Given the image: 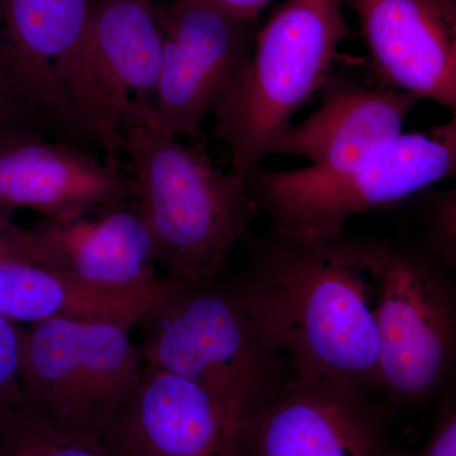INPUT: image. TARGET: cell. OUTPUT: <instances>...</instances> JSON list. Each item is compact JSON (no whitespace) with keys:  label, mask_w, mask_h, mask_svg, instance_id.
<instances>
[{"label":"cell","mask_w":456,"mask_h":456,"mask_svg":"<svg viewBox=\"0 0 456 456\" xmlns=\"http://www.w3.org/2000/svg\"><path fill=\"white\" fill-rule=\"evenodd\" d=\"M380 86L456 118V0H347Z\"/></svg>","instance_id":"obj_13"},{"label":"cell","mask_w":456,"mask_h":456,"mask_svg":"<svg viewBox=\"0 0 456 456\" xmlns=\"http://www.w3.org/2000/svg\"><path fill=\"white\" fill-rule=\"evenodd\" d=\"M131 323L49 320L20 325L26 406L42 419L102 440L136 391L145 368Z\"/></svg>","instance_id":"obj_6"},{"label":"cell","mask_w":456,"mask_h":456,"mask_svg":"<svg viewBox=\"0 0 456 456\" xmlns=\"http://www.w3.org/2000/svg\"><path fill=\"white\" fill-rule=\"evenodd\" d=\"M14 257L104 292H136L160 283L154 240L134 204L74 220L18 228Z\"/></svg>","instance_id":"obj_12"},{"label":"cell","mask_w":456,"mask_h":456,"mask_svg":"<svg viewBox=\"0 0 456 456\" xmlns=\"http://www.w3.org/2000/svg\"><path fill=\"white\" fill-rule=\"evenodd\" d=\"M25 407L20 375V325L0 316V426Z\"/></svg>","instance_id":"obj_19"},{"label":"cell","mask_w":456,"mask_h":456,"mask_svg":"<svg viewBox=\"0 0 456 456\" xmlns=\"http://www.w3.org/2000/svg\"><path fill=\"white\" fill-rule=\"evenodd\" d=\"M163 51V29L151 0H95L69 89L113 167H121L123 132L156 121Z\"/></svg>","instance_id":"obj_8"},{"label":"cell","mask_w":456,"mask_h":456,"mask_svg":"<svg viewBox=\"0 0 456 456\" xmlns=\"http://www.w3.org/2000/svg\"><path fill=\"white\" fill-rule=\"evenodd\" d=\"M233 290L292 378L380 389L374 287L344 236L274 239Z\"/></svg>","instance_id":"obj_1"},{"label":"cell","mask_w":456,"mask_h":456,"mask_svg":"<svg viewBox=\"0 0 456 456\" xmlns=\"http://www.w3.org/2000/svg\"><path fill=\"white\" fill-rule=\"evenodd\" d=\"M375 293L380 389L395 404L436 391L456 359V305L439 275L415 255L353 242Z\"/></svg>","instance_id":"obj_7"},{"label":"cell","mask_w":456,"mask_h":456,"mask_svg":"<svg viewBox=\"0 0 456 456\" xmlns=\"http://www.w3.org/2000/svg\"><path fill=\"white\" fill-rule=\"evenodd\" d=\"M242 424L197 384L145 364L102 441L114 456H240Z\"/></svg>","instance_id":"obj_15"},{"label":"cell","mask_w":456,"mask_h":456,"mask_svg":"<svg viewBox=\"0 0 456 456\" xmlns=\"http://www.w3.org/2000/svg\"><path fill=\"white\" fill-rule=\"evenodd\" d=\"M435 203L432 215V236L441 251L456 265V178Z\"/></svg>","instance_id":"obj_20"},{"label":"cell","mask_w":456,"mask_h":456,"mask_svg":"<svg viewBox=\"0 0 456 456\" xmlns=\"http://www.w3.org/2000/svg\"><path fill=\"white\" fill-rule=\"evenodd\" d=\"M320 94L317 110L290 123L270 156L305 159L316 173H345L403 134L404 122L419 102L401 90L364 86L334 71Z\"/></svg>","instance_id":"obj_16"},{"label":"cell","mask_w":456,"mask_h":456,"mask_svg":"<svg viewBox=\"0 0 456 456\" xmlns=\"http://www.w3.org/2000/svg\"><path fill=\"white\" fill-rule=\"evenodd\" d=\"M228 16L242 20H257L264 8L274 0H200Z\"/></svg>","instance_id":"obj_23"},{"label":"cell","mask_w":456,"mask_h":456,"mask_svg":"<svg viewBox=\"0 0 456 456\" xmlns=\"http://www.w3.org/2000/svg\"><path fill=\"white\" fill-rule=\"evenodd\" d=\"M342 0H285L259 28L253 55L212 116L231 171L245 178L331 75L347 36Z\"/></svg>","instance_id":"obj_3"},{"label":"cell","mask_w":456,"mask_h":456,"mask_svg":"<svg viewBox=\"0 0 456 456\" xmlns=\"http://www.w3.org/2000/svg\"><path fill=\"white\" fill-rule=\"evenodd\" d=\"M139 325L145 364L191 380L242 419L288 380L233 289L180 284Z\"/></svg>","instance_id":"obj_5"},{"label":"cell","mask_w":456,"mask_h":456,"mask_svg":"<svg viewBox=\"0 0 456 456\" xmlns=\"http://www.w3.org/2000/svg\"><path fill=\"white\" fill-rule=\"evenodd\" d=\"M136 196L134 176L121 167L51 142L41 131H14L0 139V204L13 211L74 220L130 206Z\"/></svg>","instance_id":"obj_14"},{"label":"cell","mask_w":456,"mask_h":456,"mask_svg":"<svg viewBox=\"0 0 456 456\" xmlns=\"http://www.w3.org/2000/svg\"><path fill=\"white\" fill-rule=\"evenodd\" d=\"M165 275L136 292H104L25 261L0 259V316L26 326L49 320H108L139 325L179 285Z\"/></svg>","instance_id":"obj_17"},{"label":"cell","mask_w":456,"mask_h":456,"mask_svg":"<svg viewBox=\"0 0 456 456\" xmlns=\"http://www.w3.org/2000/svg\"><path fill=\"white\" fill-rule=\"evenodd\" d=\"M14 215L16 211L0 204V259L14 260L11 253L12 237L18 228Z\"/></svg>","instance_id":"obj_24"},{"label":"cell","mask_w":456,"mask_h":456,"mask_svg":"<svg viewBox=\"0 0 456 456\" xmlns=\"http://www.w3.org/2000/svg\"><path fill=\"white\" fill-rule=\"evenodd\" d=\"M0 456H114L106 444L57 428L25 407L0 426Z\"/></svg>","instance_id":"obj_18"},{"label":"cell","mask_w":456,"mask_h":456,"mask_svg":"<svg viewBox=\"0 0 456 456\" xmlns=\"http://www.w3.org/2000/svg\"><path fill=\"white\" fill-rule=\"evenodd\" d=\"M156 9L164 35L156 121L171 136L200 140L204 119L253 55L257 20H237L200 0H174Z\"/></svg>","instance_id":"obj_9"},{"label":"cell","mask_w":456,"mask_h":456,"mask_svg":"<svg viewBox=\"0 0 456 456\" xmlns=\"http://www.w3.org/2000/svg\"><path fill=\"white\" fill-rule=\"evenodd\" d=\"M121 151L136 182L134 208L167 277L213 283L259 212L246 179L218 169L202 141L185 145L158 121L123 132Z\"/></svg>","instance_id":"obj_2"},{"label":"cell","mask_w":456,"mask_h":456,"mask_svg":"<svg viewBox=\"0 0 456 456\" xmlns=\"http://www.w3.org/2000/svg\"><path fill=\"white\" fill-rule=\"evenodd\" d=\"M20 130L38 131L0 82V139L11 132Z\"/></svg>","instance_id":"obj_22"},{"label":"cell","mask_w":456,"mask_h":456,"mask_svg":"<svg viewBox=\"0 0 456 456\" xmlns=\"http://www.w3.org/2000/svg\"><path fill=\"white\" fill-rule=\"evenodd\" d=\"M240 456H399L369 393L289 378L246 415Z\"/></svg>","instance_id":"obj_11"},{"label":"cell","mask_w":456,"mask_h":456,"mask_svg":"<svg viewBox=\"0 0 456 456\" xmlns=\"http://www.w3.org/2000/svg\"><path fill=\"white\" fill-rule=\"evenodd\" d=\"M416 456H456V407Z\"/></svg>","instance_id":"obj_21"},{"label":"cell","mask_w":456,"mask_h":456,"mask_svg":"<svg viewBox=\"0 0 456 456\" xmlns=\"http://www.w3.org/2000/svg\"><path fill=\"white\" fill-rule=\"evenodd\" d=\"M456 178V118L401 134L354 169L321 174L263 167L246 176L274 239L322 244L344 236L351 218L406 202L441 180Z\"/></svg>","instance_id":"obj_4"},{"label":"cell","mask_w":456,"mask_h":456,"mask_svg":"<svg viewBox=\"0 0 456 456\" xmlns=\"http://www.w3.org/2000/svg\"><path fill=\"white\" fill-rule=\"evenodd\" d=\"M94 3L0 0V82L37 130L92 134L69 86Z\"/></svg>","instance_id":"obj_10"}]
</instances>
